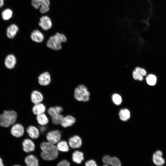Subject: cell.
<instances>
[{"instance_id":"obj_15","label":"cell","mask_w":166,"mask_h":166,"mask_svg":"<svg viewBox=\"0 0 166 166\" xmlns=\"http://www.w3.org/2000/svg\"><path fill=\"white\" fill-rule=\"evenodd\" d=\"M76 121L75 117L71 115H67L64 116L60 125L63 128H66L73 125Z\"/></svg>"},{"instance_id":"obj_39","label":"cell","mask_w":166,"mask_h":166,"mask_svg":"<svg viewBox=\"0 0 166 166\" xmlns=\"http://www.w3.org/2000/svg\"><path fill=\"white\" fill-rule=\"evenodd\" d=\"M13 166H21L19 164H15L13 165Z\"/></svg>"},{"instance_id":"obj_30","label":"cell","mask_w":166,"mask_h":166,"mask_svg":"<svg viewBox=\"0 0 166 166\" xmlns=\"http://www.w3.org/2000/svg\"><path fill=\"white\" fill-rule=\"evenodd\" d=\"M132 75L133 79L135 80L139 81H142L144 80V77L135 70L132 72Z\"/></svg>"},{"instance_id":"obj_14","label":"cell","mask_w":166,"mask_h":166,"mask_svg":"<svg viewBox=\"0 0 166 166\" xmlns=\"http://www.w3.org/2000/svg\"><path fill=\"white\" fill-rule=\"evenodd\" d=\"M46 110L45 105L42 103L34 104L31 109L32 113L36 116L45 113Z\"/></svg>"},{"instance_id":"obj_31","label":"cell","mask_w":166,"mask_h":166,"mask_svg":"<svg viewBox=\"0 0 166 166\" xmlns=\"http://www.w3.org/2000/svg\"><path fill=\"white\" fill-rule=\"evenodd\" d=\"M141 74L144 77H145L147 74L146 70L144 68L137 67L134 69Z\"/></svg>"},{"instance_id":"obj_2","label":"cell","mask_w":166,"mask_h":166,"mask_svg":"<svg viewBox=\"0 0 166 166\" xmlns=\"http://www.w3.org/2000/svg\"><path fill=\"white\" fill-rule=\"evenodd\" d=\"M18 114L13 110H4L0 114V126L3 128L10 127L17 122Z\"/></svg>"},{"instance_id":"obj_32","label":"cell","mask_w":166,"mask_h":166,"mask_svg":"<svg viewBox=\"0 0 166 166\" xmlns=\"http://www.w3.org/2000/svg\"><path fill=\"white\" fill-rule=\"evenodd\" d=\"M41 0H32L31 4L35 9H38L41 6Z\"/></svg>"},{"instance_id":"obj_29","label":"cell","mask_w":166,"mask_h":166,"mask_svg":"<svg viewBox=\"0 0 166 166\" xmlns=\"http://www.w3.org/2000/svg\"><path fill=\"white\" fill-rule=\"evenodd\" d=\"M111 166H121L122 164L120 160L116 156L111 157L109 165Z\"/></svg>"},{"instance_id":"obj_27","label":"cell","mask_w":166,"mask_h":166,"mask_svg":"<svg viewBox=\"0 0 166 166\" xmlns=\"http://www.w3.org/2000/svg\"><path fill=\"white\" fill-rule=\"evenodd\" d=\"M112 100L113 103L116 105H120L122 102V99L121 96L118 93L113 94L112 96Z\"/></svg>"},{"instance_id":"obj_23","label":"cell","mask_w":166,"mask_h":166,"mask_svg":"<svg viewBox=\"0 0 166 166\" xmlns=\"http://www.w3.org/2000/svg\"><path fill=\"white\" fill-rule=\"evenodd\" d=\"M36 119L38 123L41 126H45L49 123V119L45 113L36 116Z\"/></svg>"},{"instance_id":"obj_25","label":"cell","mask_w":166,"mask_h":166,"mask_svg":"<svg viewBox=\"0 0 166 166\" xmlns=\"http://www.w3.org/2000/svg\"><path fill=\"white\" fill-rule=\"evenodd\" d=\"M50 2L49 0H41L40 11L42 13H45L49 10Z\"/></svg>"},{"instance_id":"obj_16","label":"cell","mask_w":166,"mask_h":166,"mask_svg":"<svg viewBox=\"0 0 166 166\" xmlns=\"http://www.w3.org/2000/svg\"><path fill=\"white\" fill-rule=\"evenodd\" d=\"M31 39L37 43L42 42L44 39V36L42 33L38 30H34L30 35Z\"/></svg>"},{"instance_id":"obj_10","label":"cell","mask_w":166,"mask_h":166,"mask_svg":"<svg viewBox=\"0 0 166 166\" xmlns=\"http://www.w3.org/2000/svg\"><path fill=\"white\" fill-rule=\"evenodd\" d=\"M69 146L72 149L80 148L82 144L81 137L77 135H74L70 137L68 140Z\"/></svg>"},{"instance_id":"obj_8","label":"cell","mask_w":166,"mask_h":166,"mask_svg":"<svg viewBox=\"0 0 166 166\" xmlns=\"http://www.w3.org/2000/svg\"><path fill=\"white\" fill-rule=\"evenodd\" d=\"M25 133L32 139H36L40 136V130L34 125H30L25 129Z\"/></svg>"},{"instance_id":"obj_4","label":"cell","mask_w":166,"mask_h":166,"mask_svg":"<svg viewBox=\"0 0 166 166\" xmlns=\"http://www.w3.org/2000/svg\"><path fill=\"white\" fill-rule=\"evenodd\" d=\"M90 93L87 87L83 85H80L75 89L74 97L80 102H87L90 99Z\"/></svg>"},{"instance_id":"obj_33","label":"cell","mask_w":166,"mask_h":166,"mask_svg":"<svg viewBox=\"0 0 166 166\" xmlns=\"http://www.w3.org/2000/svg\"><path fill=\"white\" fill-rule=\"evenodd\" d=\"M85 166H98L96 162L93 160H90L85 163Z\"/></svg>"},{"instance_id":"obj_26","label":"cell","mask_w":166,"mask_h":166,"mask_svg":"<svg viewBox=\"0 0 166 166\" xmlns=\"http://www.w3.org/2000/svg\"><path fill=\"white\" fill-rule=\"evenodd\" d=\"M48 114L51 117V119H56L59 118L61 115L59 114L56 110L54 107H50L47 110Z\"/></svg>"},{"instance_id":"obj_37","label":"cell","mask_w":166,"mask_h":166,"mask_svg":"<svg viewBox=\"0 0 166 166\" xmlns=\"http://www.w3.org/2000/svg\"><path fill=\"white\" fill-rule=\"evenodd\" d=\"M0 166H5L2 158L0 157Z\"/></svg>"},{"instance_id":"obj_5","label":"cell","mask_w":166,"mask_h":166,"mask_svg":"<svg viewBox=\"0 0 166 166\" xmlns=\"http://www.w3.org/2000/svg\"><path fill=\"white\" fill-rule=\"evenodd\" d=\"M10 133L15 138H21L25 135V128L21 124L16 122L10 127Z\"/></svg>"},{"instance_id":"obj_28","label":"cell","mask_w":166,"mask_h":166,"mask_svg":"<svg viewBox=\"0 0 166 166\" xmlns=\"http://www.w3.org/2000/svg\"><path fill=\"white\" fill-rule=\"evenodd\" d=\"M12 11L10 9L4 10L2 13V19L4 20H8L12 17Z\"/></svg>"},{"instance_id":"obj_22","label":"cell","mask_w":166,"mask_h":166,"mask_svg":"<svg viewBox=\"0 0 166 166\" xmlns=\"http://www.w3.org/2000/svg\"><path fill=\"white\" fill-rule=\"evenodd\" d=\"M145 80L146 84L149 86H154L157 82V77L152 73H149L145 76Z\"/></svg>"},{"instance_id":"obj_9","label":"cell","mask_w":166,"mask_h":166,"mask_svg":"<svg viewBox=\"0 0 166 166\" xmlns=\"http://www.w3.org/2000/svg\"><path fill=\"white\" fill-rule=\"evenodd\" d=\"M152 160L156 166H163L165 164V160L163 157V153L160 150H157L153 154Z\"/></svg>"},{"instance_id":"obj_11","label":"cell","mask_w":166,"mask_h":166,"mask_svg":"<svg viewBox=\"0 0 166 166\" xmlns=\"http://www.w3.org/2000/svg\"><path fill=\"white\" fill-rule=\"evenodd\" d=\"M30 99L31 102L33 104L42 103L44 100L42 93L37 90H34L30 93Z\"/></svg>"},{"instance_id":"obj_36","label":"cell","mask_w":166,"mask_h":166,"mask_svg":"<svg viewBox=\"0 0 166 166\" xmlns=\"http://www.w3.org/2000/svg\"><path fill=\"white\" fill-rule=\"evenodd\" d=\"M46 130V127L45 126H41L40 130L41 132H44Z\"/></svg>"},{"instance_id":"obj_20","label":"cell","mask_w":166,"mask_h":166,"mask_svg":"<svg viewBox=\"0 0 166 166\" xmlns=\"http://www.w3.org/2000/svg\"><path fill=\"white\" fill-rule=\"evenodd\" d=\"M72 159L74 162L81 164L84 159L83 153L78 150L75 151L72 154Z\"/></svg>"},{"instance_id":"obj_12","label":"cell","mask_w":166,"mask_h":166,"mask_svg":"<svg viewBox=\"0 0 166 166\" xmlns=\"http://www.w3.org/2000/svg\"><path fill=\"white\" fill-rule=\"evenodd\" d=\"M38 81L42 86H46L49 85L51 81L50 74L47 72L42 73L38 77Z\"/></svg>"},{"instance_id":"obj_3","label":"cell","mask_w":166,"mask_h":166,"mask_svg":"<svg viewBox=\"0 0 166 166\" xmlns=\"http://www.w3.org/2000/svg\"><path fill=\"white\" fill-rule=\"evenodd\" d=\"M67 41L66 36L63 34L57 33L51 36L47 41L46 45L49 48L54 50L61 49V44Z\"/></svg>"},{"instance_id":"obj_1","label":"cell","mask_w":166,"mask_h":166,"mask_svg":"<svg viewBox=\"0 0 166 166\" xmlns=\"http://www.w3.org/2000/svg\"><path fill=\"white\" fill-rule=\"evenodd\" d=\"M40 147L42 152L41 157L46 161H51L56 159L58 155V151L56 146L48 141L42 142Z\"/></svg>"},{"instance_id":"obj_6","label":"cell","mask_w":166,"mask_h":166,"mask_svg":"<svg viewBox=\"0 0 166 166\" xmlns=\"http://www.w3.org/2000/svg\"><path fill=\"white\" fill-rule=\"evenodd\" d=\"M45 138L47 141L55 144L61 140V134L58 130H51L47 133Z\"/></svg>"},{"instance_id":"obj_40","label":"cell","mask_w":166,"mask_h":166,"mask_svg":"<svg viewBox=\"0 0 166 166\" xmlns=\"http://www.w3.org/2000/svg\"><path fill=\"white\" fill-rule=\"evenodd\" d=\"M102 166H111L109 165H105V164H104Z\"/></svg>"},{"instance_id":"obj_17","label":"cell","mask_w":166,"mask_h":166,"mask_svg":"<svg viewBox=\"0 0 166 166\" xmlns=\"http://www.w3.org/2000/svg\"><path fill=\"white\" fill-rule=\"evenodd\" d=\"M24 162L26 166H39L38 160L32 154L27 156L25 158Z\"/></svg>"},{"instance_id":"obj_13","label":"cell","mask_w":166,"mask_h":166,"mask_svg":"<svg viewBox=\"0 0 166 166\" xmlns=\"http://www.w3.org/2000/svg\"><path fill=\"white\" fill-rule=\"evenodd\" d=\"M52 25V21L48 16H44L40 18L39 25L44 30H49L51 28Z\"/></svg>"},{"instance_id":"obj_18","label":"cell","mask_w":166,"mask_h":166,"mask_svg":"<svg viewBox=\"0 0 166 166\" xmlns=\"http://www.w3.org/2000/svg\"><path fill=\"white\" fill-rule=\"evenodd\" d=\"M16 63V59L13 54H9L6 57L5 61V65L8 69H11L13 68Z\"/></svg>"},{"instance_id":"obj_24","label":"cell","mask_w":166,"mask_h":166,"mask_svg":"<svg viewBox=\"0 0 166 166\" xmlns=\"http://www.w3.org/2000/svg\"><path fill=\"white\" fill-rule=\"evenodd\" d=\"M56 146L58 151L61 152H67L69 150L68 143L65 140H60Z\"/></svg>"},{"instance_id":"obj_34","label":"cell","mask_w":166,"mask_h":166,"mask_svg":"<svg viewBox=\"0 0 166 166\" xmlns=\"http://www.w3.org/2000/svg\"><path fill=\"white\" fill-rule=\"evenodd\" d=\"M57 166H70V164L67 160H64L60 161Z\"/></svg>"},{"instance_id":"obj_35","label":"cell","mask_w":166,"mask_h":166,"mask_svg":"<svg viewBox=\"0 0 166 166\" xmlns=\"http://www.w3.org/2000/svg\"><path fill=\"white\" fill-rule=\"evenodd\" d=\"M54 108L57 112L59 114H61V113L63 111V108L61 106H54Z\"/></svg>"},{"instance_id":"obj_38","label":"cell","mask_w":166,"mask_h":166,"mask_svg":"<svg viewBox=\"0 0 166 166\" xmlns=\"http://www.w3.org/2000/svg\"><path fill=\"white\" fill-rule=\"evenodd\" d=\"M4 4L3 0H0V8Z\"/></svg>"},{"instance_id":"obj_19","label":"cell","mask_w":166,"mask_h":166,"mask_svg":"<svg viewBox=\"0 0 166 166\" xmlns=\"http://www.w3.org/2000/svg\"><path fill=\"white\" fill-rule=\"evenodd\" d=\"M119 117L120 120L125 122L128 121L131 117V113L129 110L127 108L120 109L118 113Z\"/></svg>"},{"instance_id":"obj_21","label":"cell","mask_w":166,"mask_h":166,"mask_svg":"<svg viewBox=\"0 0 166 166\" xmlns=\"http://www.w3.org/2000/svg\"><path fill=\"white\" fill-rule=\"evenodd\" d=\"M18 30V26L14 24H11L7 28L6 35L7 37L10 39L14 38Z\"/></svg>"},{"instance_id":"obj_7","label":"cell","mask_w":166,"mask_h":166,"mask_svg":"<svg viewBox=\"0 0 166 166\" xmlns=\"http://www.w3.org/2000/svg\"><path fill=\"white\" fill-rule=\"evenodd\" d=\"M22 151L26 153L34 152L35 148V145L32 139L27 137L23 139L22 142Z\"/></svg>"}]
</instances>
